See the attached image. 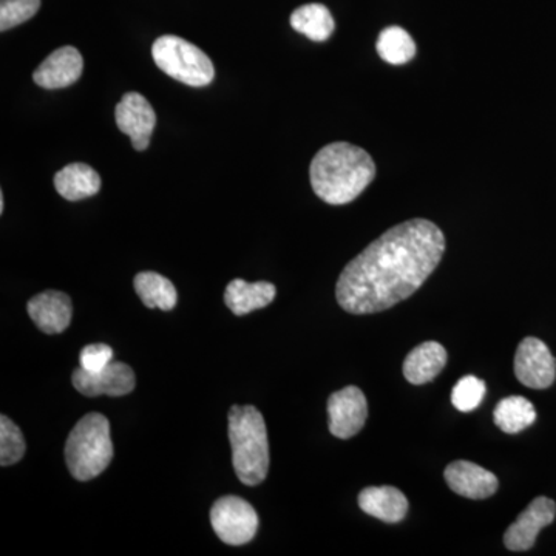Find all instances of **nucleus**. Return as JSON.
<instances>
[{"label":"nucleus","instance_id":"obj_1","mask_svg":"<svg viewBox=\"0 0 556 556\" xmlns=\"http://www.w3.org/2000/svg\"><path fill=\"white\" fill-rule=\"evenodd\" d=\"M445 252L444 232L424 218L388 229L342 270L336 298L346 313L393 308L426 283Z\"/></svg>","mask_w":556,"mask_h":556},{"label":"nucleus","instance_id":"obj_2","mask_svg":"<svg viewBox=\"0 0 556 556\" xmlns=\"http://www.w3.org/2000/svg\"><path fill=\"white\" fill-rule=\"evenodd\" d=\"M375 177V160L367 150L343 141L325 146L309 167L314 193L332 206L356 200Z\"/></svg>","mask_w":556,"mask_h":556},{"label":"nucleus","instance_id":"obj_3","mask_svg":"<svg viewBox=\"0 0 556 556\" xmlns=\"http://www.w3.org/2000/svg\"><path fill=\"white\" fill-rule=\"evenodd\" d=\"M228 419L237 478L247 485L262 484L269 471L268 430L262 413L252 405H233Z\"/></svg>","mask_w":556,"mask_h":556},{"label":"nucleus","instance_id":"obj_4","mask_svg":"<svg viewBox=\"0 0 556 556\" xmlns=\"http://www.w3.org/2000/svg\"><path fill=\"white\" fill-rule=\"evenodd\" d=\"M113 459L108 417L89 413L76 424L65 444V460L70 473L78 481L100 477Z\"/></svg>","mask_w":556,"mask_h":556},{"label":"nucleus","instance_id":"obj_5","mask_svg":"<svg viewBox=\"0 0 556 556\" xmlns=\"http://www.w3.org/2000/svg\"><path fill=\"white\" fill-rule=\"evenodd\" d=\"M152 56L167 76L190 87L208 86L215 68L206 53L178 36H161L152 47Z\"/></svg>","mask_w":556,"mask_h":556},{"label":"nucleus","instance_id":"obj_6","mask_svg":"<svg viewBox=\"0 0 556 556\" xmlns=\"http://www.w3.org/2000/svg\"><path fill=\"white\" fill-rule=\"evenodd\" d=\"M211 522L219 540L229 546L248 544L258 530L257 511L239 496L219 497L212 506Z\"/></svg>","mask_w":556,"mask_h":556},{"label":"nucleus","instance_id":"obj_7","mask_svg":"<svg viewBox=\"0 0 556 556\" xmlns=\"http://www.w3.org/2000/svg\"><path fill=\"white\" fill-rule=\"evenodd\" d=\"M515 376L522 386L546 390L556 379V358L543 340L526 338L515 354Z\"/></svg>","mask_w":556,"mask_h":556},{"label":"nucleus","instance_id":"obj_8","mask_svg":"<svg viewBox=\"0 0 556 556\" xmlns=\"http://www.w3.org/2000/svg\"><path fill=\"white\" fill-rule=\"evenodd\" d=\"M329 431L332 437L350 439L364 428L368 417V402L357 387H345L328 399Z\"/></svg>","mask_w":556,"mask_h":556},{"label":"nucleus","instance_id":"obj_9","mask_svg":"<svg viewBox=\"0 0 556 556\" xmlns=\"http://www.w3.org/2000/svg\"><path fill=\"white\" fill-rule=\"evenodd\" d=\"M73 387L84 396H126L135 388V372L123 362H112L101 371L90 372L78 368L73 371Z\"/></svg>","mask_w":556,"mask_h":556},{"label":"nucleus","instance_id":"obj_10","mask_svg":"<svg viewBox=\"0 0 556 556\" xmlns=\"http://www.w3.org/2000/svg\"><path fill=\"white\" fill-rule=\"evenodd\" d=\"M118 129L131 139V146L138 152L149 148L150 137L156 126V113L142 94L126 93L115 109Z\"/></svg>","mask_w":556,"mask_h":556},{"label":"nucleus","instance_id":"obj_11","mask_svg":"<svg viewBox=\"0 0 556 556\" xmlns=\"http://www.w3.org/2000/svg\"><path fill=\"white\" fill-rule=\"evenodd\" d=\"M555 501L546 496L535 497L529 507L519 515L517 521L508 527L504 535V544L508 551L526 552L535 546L536 538L544 527L555 521Z\"/></svg>","mask_w":556,"mask_h":556},{"label":"nucleus","instance_id":"obj_12","mask_svg":"<svg viewBox=\"0 0 556 556\" xmlns=\"http://www.w3.org/2000/svg\"><path fill=\"white\" fill-rule=\"evenodd\" d=\"M445 481L457 495L468 500H486L496 493L500 482L492 471L470 460H455L444 471Z\"/></svg>","mask_w":556,"mask_h":556},{"label":"nucleus","instance_id":"obj_13","mask_svg":"<svg viewBox=\"0 0 556 556\" xmlns=\"http://www.w3.org/2000/svg\"><path fill=\"white\" fill-rule=\"evenodd\" d=\"M84 60L75 47L54 50L33 73V79L47 90L65 89L80 78Z\"/></svg>","mask_w":556,"mask_h":556},{"label":"nucleus","instance_id":"obj_14","mask_svg":"<svg viewBox=\"0 0 556 556\" xmlns=\"http://www.w3.org/2000/svg\"><path fill=\"white\" fill-rule=\"evenodd\" d=\"M28 314L46 334H60L72 321V300L60 291H43L28 302Z\"/></svg>","mask_w":556,"mask_h":556},{"label":"nucleus","instance_id":"obj_15","mask_svg":"<svg viewBox=\"0 0 556 556\" xmlns=\"http://www.w3.org/2000/svg\"><path fill=\"white\" fill-rule=\"evenodd\" d=\"M358 507L369 517L396 525L407 517L408 500L396 486H367L358 495Z\"/></svg>","mask_w":556,"mask_h":556},{"label":"nucleus","instance_id":"obj_16","mask_svg":"<svg viewBox=\"0 0 556 556\" xmlns=\"http://www.w3.org/2000/svg\"><path fill=\"white\" fill-rule=\"evenodd\" d=\"M447 350L441 343H420L409 351L402 371L413 386H424L438 378L439 372L447 365Z\"/></svg>","mask_w":556,"mask_h":556},{"label":"nucleus","instance_id":"obj_17","mask_svg":"<svg viewBox=\"0 0 556 556\" xmlns=\"http://www.w3.org/2000/svg\"><path fill=\"white\" fill-rule=\"evenodd\" d=\"M276 294L277 288L269 281L248 283L241 278H236L226 288L225 302L236 316H247L252 311L269 306Z\"/></svg>","mask_w":556,"mask_h":556},{"label":"nucleus","instance_id":"obj_18","mask_svg":"<svg viewBox=\"0 0 556 556\" xmlns=\"http://www.w3.org/2000/svg\"><path fill=\"white\" fill-rule=\"evenodd\" d=\"M54 188L62 199L86 200L100 192L101 177L89 164L73 163L54 175Z\"/></svg>","mask_w":556,"mask_h":556},{"label":"nucleus","instance_id":"obj_19","mask_svg":"<svg viewBox=\"0 0 556 556\" xmlns=\"http://www.w3.org/2000/svg\"><path fill=\"white\" fill-rule=\"evenodd\" d=\"M135 291L148 308L172 311L177 306L178 294L169 278L156 273H139L134 280Z\"/></svg>","mask_w":556,"mask_h":556},{"label":"nucleus","instance_id":"obj_20","mask_svg":"<svg viewBox=\"0 0 556 556\" xmlns=\"http://www.w3.org/2000/svg\"><path fill=\"white\" fill-rule=\"evenodd\" d=\"M291 25L295 31L302 33L314 42H324L331 38L336 27L331 11L321 3L300 7L291 14Z\"/></svg>","mask_w":556,"mask_h":556},{"label":"nucleus","instance_id":"obj_21","mask_svg":"<svg viewBox=\"0 0 556 556\" xmlns=\"http://www.w3.org/2000/svg\"><path fill=\"white\" fill-rule=\"evenodd\" d=\"M496 427L507 434H517L536 420V409L529 399L510 396L503 399L493 412Z\"/></svg>","mask_w":556,"mask_h":556},{"label":"nucleus","instance_id":"obj_22","mask_svg":"<svg viewBox=\"0 0 556 556\" xmlns=\"http://www.w3.org/2000/svg\"><path fill=\"white\" fill-rule=\"evenodd\" d=\"M378 53L391 65H404L416 56V43L408 31L401 27H388L380 33Z\"/></svg>","mask_w":556,"mask_h":556},{"label":"nucleus","instance_id":"obj_23","mask_svg":"<svg viewBox=\"0 0 556 556\" xmlns=\"http://www.w3.org/2000/svg\"><path fill=\"white\" fill-rule=\"evenodd\" d=\"M25 450L27 447L20 427L10 417H0V466L9 467L20 463Z\"/></svg>","mask_w":556,"mask_h":556},{"label":"nucleus","instance_id":"obj_24","mask_svg":"<svg viewBox=\"0 0 556 556\" xmlns=\"http://www.w3.org/2000/svg\"><path fill=\"white\" fill-rule=\"evenodd\" d=\"M486 393L484 380L466 376L453 387L452 402L457 412L470 413L484 401Z\"/></svg>","mask_w":556,"mask_h":556},{"label":"nucleus","instance_id":"obj_25","mask_svg":"<svg viewBox=\"0 0 556 556\" xmlns=\"http://www.w3.org/2000/svg\"><path fill=\"white\" fill-rule=\"evenodd\" d=\"M39 9L40 0H0V31L30 21Z\"/></svg>","mask_w":556,"mask_h":556},{"label":"nucleus","instance_id":"obj_26","mask_svg":"<svg viewBox=\"0 0 556 556\" xmlns=\"http://www.w3.org/2000/svg\"><path fill=\"white\" fill-rule=\"evenodd\" d=\"M113 362V350L104 343H94L83 348L79 354V367L86 371L97 372Z\"/></svg>","mask_w":556,"mask_h":556},{"label":"nucleus","instance_id":"obj_27","mask_svg":"<svg viewBox=\"0 0 556 556\" xmlns=\"http://www.w3.org/2000/svg\"><path fill=\"white\" fill-rule=\"evenodd\" d=\"M3 208H5V200H3V193H0V214H3Z\"/></svg>","mask_w":556,"mask_h":556}]
</instances>
